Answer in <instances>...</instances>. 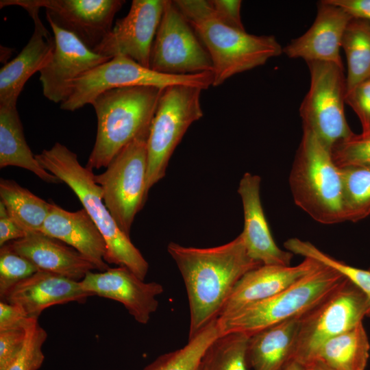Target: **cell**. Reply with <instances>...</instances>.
<instances>
[{"label": "cell", "mask_w": 370, "mask_h": 370, "mask_svg": "<svg viewBox=\"0 0 370 370\" xmlns=\"http://www.w3.org/2000/svg\"><path fill=\"white\" fill-rule=\"evenodd\" d=\"M165 2L133 0L127 15L116 21L93 51L110 59L125 56L150 68L151 47Z\"/></svg>", "instance_id": "5bb4252c"}, {"label": "cell", "mask_w": 370, "mask_h": 370, "mask_svg": "<svg viewBox=\"0 0 370 370\" xmlns=\"http://www.w3.org/2000/svg\"><path fill=\"white\" fill-rule=\"evenodd\" d=\"M341 48L347 59V90L370 79V23L352 18L343 34Z\"/></svg>", "instance_id": "83f0119b"}, {"label": "cell", "mask_w": 370, "mask_h": 370, "mask_svg": "<svg viewBox=\"0 0 370 370\" xmlns=\"http://www.w3.org/2000/svg\"><path fill=\"white\" fill-rule=\"evenodd\" d=\"M9 166L27 169L49 184L62 182L46 171L32 153L16 106L0 107V168Z\"/></svg>", "instance_id": "d4e9b609"}, {"label": "cell", "mask_w": 370, "mask_h": 370, "mask_svg": "<svg viewBox=\"0 0 370 370\" xmlns=\"http://www.w3.org/2000/svg\"><path fill=\"white\" fill-rule=\"evenodd\" d=\"M167 251L180 271L187 292L188 340L219 317L238 280L262 265L249 256L241 234L226 244L208 248L171 242Z\"/></svg>", "instance_id": "6da1fadb"}, {"label": "cell", "mask_w": 370, "mask_h": 370, "mask_svg": "<svg viewBox=\"0 0 370 370\" xmlns=\"http://www.w3.org/2000/svg\"><path fill=\"white\" fill-rule=\"evenodd\" d=\"M23 347L4 370H37L44 360L42 347L47 338V332L36 320L25 330Z\"/></svg>", "instance_id": "836d02e7"}, {"label": "cell", "mask_w": 370, "mask_h": 370, "mask_svg": "<svg viewBox=\"0 0 370 370\" xmlns=\"http://www.w3.org/2000/svg\"><path fill=\"white\" fill-rule=\"evenodd\" d=\"M202 90L182 84L162 90L147 143V196L150 188L165 175L169 160L188 127L203 116Z\"/></svg>", "instance_id": "52a82bcc"}, {"label": "cell", "mask_w": 370, "mask_h": 370, "mask_svg": "<svg viewBox=\"0 0 370 370\" xmlns=\"http://www.w3.org/2000/svg\"><path fill=\"white\" fill-rule=\"evenodd\" d=\"M40 232L74 248L99 271L110 268L104 238L84 208L70 212L52 203Z\"/></svg>", "instance_id": "7402d4cb"}, {"label": "cell", "mask_w": 370, "mask_h": 370, "mask_svg": "<svg viewBox=\"0 0 370 370\" xmlns=\"http://www.w3.org/2000/svg\"><path fill=\"white\" fill-rule=\"evenodd\" d=\"M369 301L347 278L325 299L300 317L292 360L308 362L319 347L367 317Z\"/></svg>", "instance_id": "8fae6325"}, {"label": "cell", "mask_w": 370, "mask_h": 370, "mask_svg": "<svg viewBox=\"0 0 370 370\" xmlns=\"http://www.w3.org/2000/svg\"><path fill=\"white\" fill-rule=\"evenodd\" d=\"M219 335L217 318L189 339L185 346L160 356L144 370H199L206 350Z\"/></svg>", "instance_id": "f546056e"}, {"label": "cell", "mask_w": 370, "mask_h": 370, "mask_svg": "<svg viewBox=\"0 0 370 370\" xmlns=\"http://www.w3.org/2000/svg\"><path fill=\"white\" fill-rule=\"evenodd\" d=\"M163 90L153 86L114 88L92 101L97 130L88 169L106 167L125 145L149 129Z\"/></svg>", "instance_id": "277c9868"}, {"label": "cell", "mask_w": 370, "mask_h": 370, "mask_svg": "<svg viewBox=\"0 0 370 370\" xmlns=\"http://www.w3.org/2000/svg\"><path fill=\"white\" fill-rule=\"evenodd\" d=\"M369 270H370V268L369 269Z\"/></svg>", "instance_id": "ee69618b"}, {"label": "cell", "mask_w": 370, "mask_h": 370, "mask_svg": "<svg viewBox=\"0 0 370 370\" xmlns=\"http://www.w3.org/2000/svg\"><path fill=\"white\" fill-rule=\"evenodd\" d=\"M36 319L28 317L18 306L1 300L0 332L14 330H25Z\"/></svg>", "instance_id": "8d00e7d4"}, {"label": "cell", "mask_w": 370, "mask_h": 370, "mask_svg": "<svg viewBox=\"0 0 370 370\" xmlns=\"http://www.w3.org/2000/svg\"><path fill=\"white\" fill-rule=\"evenodd\" d=\"M1 201L9 217L27 234L41 231L52 203L38 197L13 180L1 178Z\"/></svg>", "instance_id": "4316f807"}, {"label": "cell", "mask_w": 370, "mask_h": 370, "mask_svg": "<svg viewBox=\"0 0 370 370\" xmlns=\"http://www.w3.org/2000/svg\"><path fill=\"white\" fill-rule=\"evenodd\" d=\"M92 296L79 282L39 270L10 288L2 301L20 308L25 314L38 319L46 308L70 301L84 302Z\"/></svg>", "instance_id": "44dd1931"}, {"label": "cell", "mask_w": 370, "mask_h": 370, "mask_svg": "<svg viewBox=\"0 0 370 370\" xmlns=\"http://www.w3.org/2000/svg\"><path fill=\"white\" fill-rule=\"evenodd\" d=\"M284 245L293 254L312 258L341 273L366 295L370 304V270L350 266L324 253L311 243L297 238L288 239ZM367 317H370V307Z\"/></svg>", "instance_id": "1f68e13d"}, {"label": "cell", "mask_w": 370, "mask_h": 370, "mask_svg": "<svg viewBox=\"0 0 370 370\" xmlns=\"http://www.w3.org/2000/svg\"><path fill=\"white\" fill-rule=\"evenodd\" d=\"M369 352V340L361 323L325 341L308 362L318 361L332 370H365Z\"/></svg>", "instance_id": "484cf974"}, {"label": "cell", "mask_w": 370, "mask_h": 370, "mask_svg": "<svg viewBox=\"0 0 370 370\" xmlns=\"http://www.w3.org/2000/svg\"><path fill=\"white\" fill-rule=\"evenodd\" d=\"M55 40L49 62L39 72L42 93L60 104L69 97L73 83L110 58L95 53L73 34L49 23Z\"/></svg>", "instance_id": "9a60e30c"}, {"label": "cell", "mask_w": 370, "mask_h": 370, "mask_svg": "<svg viewBox=\"0 0 370 370\" xmlns=\"http://www.w3.org/2000/svg\"><path fill=\"white\" fill-rule=\"evenodd\" d=\"M317 8L310 27L292 40L283 52L289 58H301L306 62H326L343 66L340 51L344 32L352 18L328 0L321 1Z\"/></svg>", "instance_id": "e0dca14e"}, {"label": "cell", "mask_w": 370, "mask_h": 370, "mask_svg": "<svg viewBox=\"0 0 370 370\" xmlns=\"http://www.w3.org/2000/svg\"><path fill=\"white\" fill-rule=\"evenodd\" d=\"M27 234L9 217H0V246L25 237Z\"/></svg>", "instance_id": "60d3db41"}, {"label": "cell", "mask_w": 370, "mask_h": 370, "mask_svg": "<svg viewBox=\"0 0 370 370\" xmlns=\"http://www.w3.org/2000/svg\"><path fill=\"white\" fill-rule=\"evenodd\" d=\"M208 51L212 62L213 84L218 86L232 76L265 64L283 49L273 36H258L222 22L209 1L175 0Z\"/></svg>", "instance_id": "7a4b0ae2"}, {"label": "cell", "mask_w": 370, "mask_h": 370, "mask_svg": "<svg viewBox=\"0 0 370 370\" xmlns=\"http://www.w3.org/2000/svg\"><path fill=\"white\" fill-rule=\"evenodd\" d=\"M288 180L295 204L314 221H345L341 169L331 149L307 130L303 129Z\"/></svg>", "instance_id": "5b68a950"}, {"label": "cell", "mask_w": 370, "mask_h": 370, "mask_svg": "<svg viewBox=\"0 0 370 370\" xmlns=\"http://www.w3.org/2000/svg\"><path fill=\"white\" fill-rule=\"evenodd\" d=\"M17 254L28 259L39 270L81 281L95 267L79 252L62 241L41 232L8 243Z\"/></svg>", "instance_id": "603a6c76"}, {"label": "cell", "mask_w": 370, "mask_h": 370, "mask_svg": "<svg viewBox=\"0 0 370 370\" xmlns=\"http://www.w3.org/2000/svg\"><path fill=\"white\" fill-rule=\"evenodd\" d=\"M260 177L245 173L238 188L243 203L244 227L241 234L249 256L264 265L290 266L293 254L279 248L266 219L260 197Z\"/></svg>", "instance_id": "d6986e66"}, {"label": "cell", "mask_w": 370, "mask_h": 370, "mask_svg": "<svg viewBox=\"0 0 370 370\" xmlns=\"http://www.w3.org/2000/svg\"><path fill=\"white\" fill-rule=\"evenodd\" d=\"M281 370H306L305 365L297 360L288 362Z\"/></svg>", "instance_id": "7bdbcfd3"}, {"label": "cell", "mask_w": 370, "mask_h": 370, "mask_svg": "<svg viewBox=\"0 0 370 370\" xmlns=\"http://www.w3.org/2000/svg\"><path fill=\"white\" fill-rule=\"evenodd\" d=\"M32 18L34 32L27 45L0 70V107L16 106L18 98L27 81L49 62L55 45L53 35L39 17L40 8L21 6Z\"/></svg>", "instance_id": "ac0fdd59"}, {"label": "cell", "mask_w": 370, "mask_h": 370, "mask_svg": "<svg viewBox=\"0 0 370 370\" xmlns=\"http://www.w3.org/2000/svg\"><path fill=\"white\" fill-rule=\"evenodd\" d=\"M215 15L232 27L245 30L241 21L240 0H208Z\"/></svg>", "instance_id": "f35d334b"}, {"label": "cell", "mask_w": 370, "mask_h": 370, "mask_svg": "<svg viewBox=\"0 0 370 370\" xmlns=\"http://www.w3.org/2000/svg\"><path fill=\"white\" fill-rule=\"evenodd\" d=\"M81 287L92 295L111 299L121 303L134 319L148 323L158 308L156 297L163 286L156 282H145L125 267L109 268L104 271H89L79 281Z\"/></svg>", "instance_id": "2e32d148"}, {"label": "cell", "mask_w": 370, "mask_h": 370, "mask_svg": "<svg viewBox=\"0 0 370 370\" xmlns=\"http://www.w3.org/2000/svg\"><path fill=\"white\" fill-rule=\"evenodd\" d=\"M334 163L339 167H370V134H353L338 142L331 149Z\"/></svg>", "instance_id": "e575fe53"}, {"label": "cell", "mask_w": 370, "mask_h": 370, "mask_svg": "<svg viewBox=\"0 0 370 370\" xmlns=\"http://www.w3.org/2000/svg\"><path fill=\"white\" fill-rule=\"evenodd\" d=\"M345 103L358 116L362 126V133L370 134V79L347 90Z\"/></svg>", "instance_id": "d590c367"}, {"label": "cell", "mask_w": 370, "mask_h": 370, "mask_svg": "<svg viewBox=\"0 0 370 370\" xmlns=\"http://www.w3.org/2000/svg\"><path fill=\"white\" fill-rule=\"evenodd\" d=\"M306 63L310 79L299 108L303 129L332 149L354 134L345 114L347 86L343 66L326 62Z\"/></svg>", "instance_id": "30bf717a"}, {"label": "cell", "mask_w": 370, "mask_h": 370, "mask_svg": "<svg viewBox=\"0 0 370 370\" xmlns=\"http://www.w3.org/2000/svg\"><path fill=\"white\" fill-rule=\"evenodd\" d=\"M345 279L335 269L321 263L280 293L231 314L218 317L220 334L241 332L250 336L268 327L301 316L336 290Z\"/></svg>", "instance_id": "8992f818"}, {"label": "cell", "mask_w": 370, "mask_h": 370, "mask_svg": "<svg viewBox=\"0 0 370 370\" xmlns=\"http://www.w3.org/2000/svg\"><path fill=\"white\" fill-rule=\"evenodd\" d=\"M208 89L213 84L212 72L188 75L161 73L125 56H116L92 69L75 80L68 99L60 108L75 111L92 101L101 93L114 88L153 86L164 89L173 85Z\"/></svg>", "instance_id": "ba28073f"}, {"label": "cell", "mask_w": 370, "mask_h": 370, "mask_svg": "<svg viewBox=\"0 0 370 370\" xmlns=\"http://www.w3.org/2000/svg\"></svg>", "instance_id": "f6af8a7d"}, {"label": "cell", "mask_w": 370, "mask_h": 370, "mask_svg": "<svg viewBox=\"0 0 370 370\" xmlns=\"http://www.w3.org/2000/svg\"><path fill=\"white\" fill-rule=\"evenodd\" d=\"M320 262L310 258L296 266L262 264L246 273L236 283L219 316L224 317L271 297L308 275Z\"/></svg>", "instance_id": "ffe728a7"}, {"label": "cell", "mask_w": 370, "mask_h": 370, "mask_svg": "<svg viewBox=\"0 0 370 370\" xmlns=\"http://www.w3.org/2000/svg\"><path fill=\"white\" fill-rule=\"evenodd\" d=\"M40 164L65 183L76 195L106 244L107 263L125 267L144 280L149 264L140 251L117 225L106 208L92 170L82 166L75 153L56 142L35 155Z\"/></svg>", "instance_id": "3957f363"}, {"label": "cell", "mask_w": 370, "mask_h": 370, "mask_svg": "<svg viewBox=\"0 0 370 370\" xmlns=\"http://www.w3.org/2000/svg\"><path fill=\"white\" fill-rule=\"evenodd\" d=\"M149 67L176 75L212 72L208 51L173 1L166 0L151 47Z\"/></svg>", "instance_id": "7c38bea8"}, {"label": "cell", "mask_w": 370, "mask_h": 370, "mask_svg": "<svg viewBox=\"0 0 370 370\" xmlns=\"http://www.w3.org/2000/svg\"><path fill=\"white\" fill-rule=\"evenodd\" d=\"M345 10L352 18L370 23V0H328Z\"/></svg>", "instance_id": "ab89813d"}, {"label": "cell", "mask_w": 370, "mask_h": 370, "mask_svg": "<svg viewBox=\"0 0 370 370\" xmlns=\"http://www.w3.org/2000/svg\"><path fill=\"white\" fill-rule=\"evenodd\" d=\"M306 370H332L326 365L318 361H312L304 364Z\"/></svg>", "instance_id": "b9f144b4"}, {"label": "cell", "mask_w": 370, "mask_h": 370, "mask_svg": "<svg viewBox=\"0 0 370 370\" xmlns=\"http://www.w3.org/2000/svg\"><path fill=\"white\" fill-rule=\"evenodd\" d=\"M300 317L275 324L249 336L247 361L251 370H281L292 360Z\"/></svg>", "instance_id": "cb8c5ba5"}, {"label": "cell", "mask_w": 370, "mask_h": 370, "mask_svg": "<svg viewBox=\"0 0 370 370\" xmlns=\"http://www.w3.org/2000/svg\"><path fill=\"white\" fill-rule=\"evenodd\" d=\"M26 332L23 330L0 332V370H4L23 345Z\"/></svg>", "instance_id": "74e56055"}, {"label": "cell", "mask_w": 370, "mask_h": 370, "mask_svg": "<svg viewBox=\"0 0 370 370\" xmlns=\"http://www.w3.org/2000/svg\"><path fill=\"white\" fill-rule=\"evenodd\" d=\"M249 338L241 332L220 334L206 350L199 370H251L247 361Z\"/></svg>", "instance_id": "f1b7e54d"}, {"label": "cell", "mask_w": 370, "mask_h": 370, "mask_svg": "<svg viewBox=\"0 0 370 370\" xmlns=\"http://www.w3.org/2000/svg\"><path fill=\"white\" fill-rule=\"evenodd\" d=\"M39 271L26 258L17 254L8 243L0 249V297L18 282Z\"/></svg>", "instance_id": "d6a6232c"}, {"label": "cell", "mask_w": 370, "mask_h": 370, "mask_svg": "<svg viewBox=\"0 0 370 370\" xmlns=\"http://www.w3.org/2000/svg\"><path fill=\"white\" fill-rule=\"evenodd\" d=\"M149 132V129L140 134L114 156L103 173L95 175L106 208L119 227L129 236L134 218L147 197Z\"/></svg>", "instance_id": "9c48e42d"}, {"label": "cell", "mask_w": 370, "mask_h": 370, "mask_svg": "<svg viewBox=\"0 0 370 370\" xmlns=\"http://www.w3.org/2000/svg\"><path fill=\"white\" fill-rule=\"evenodd\" d=\"M123 0H1L0 8L29 5L45 8L49 23L67 31L91 49L110 32Z\"/></svg>", "instance_id": "4fadbf2b"}, {"label": "cell", "mask_w": 370, "mask_h": 370, "mask_svg": "<svg viewBox=\"0 0 370 370\" xmlns=\"http://www.w3.org/2000/svg\"><path fill=\"white\" fill-rule=\"evenodd\" d=\"M341 169L345 221L357 222L370 214V167Z\"/></svg>", "instance_id": "4dcf8cb0"}]
</instances>
